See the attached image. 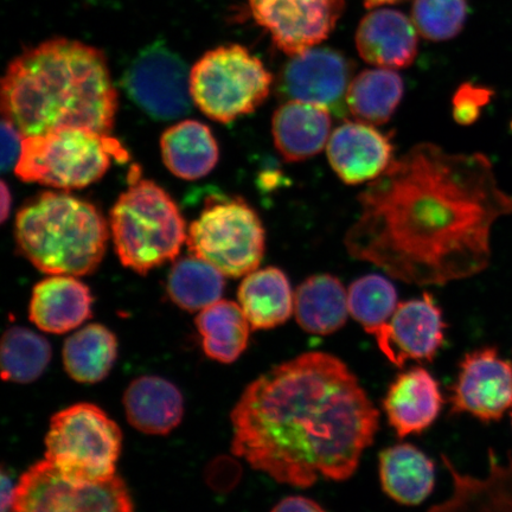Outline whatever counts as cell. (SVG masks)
Listing matches in <instances>:
<instances>
[{"label": "cell", "instance_id": "13", "mask_svg": "<svg viewBox=\"0 0 512 512\" xmlns=\"http://www.w3.org/2000/svg\"><path fill=\"white\" fill-rule=\"evenodd\" d=\"M254 21L293 57L318 47L344 14V0H248Z\"/></svg>", "mask_w": 512, "mask_h": 512}, {"label": "cell", "instance_id": "23", "mask_svg": "<svg viewBox=\"0 0 512 512\" xmlns=\"http://www.w3.org/2000/svg\"><path fill=\"white\" fill-rule=\"evenodd\" d=\"M349 313L348 292L334 275H313L294 293V315L307 334H335L347 323Z\"/></svg>", "mask_w": 512, "mask_h": 512}, {"label": "cell", "instance_id": "18", "mask_svg": "<svg viewBox=\"0 0 512 512\" xmlns=\"http://www.w3.org/2000/svg\"><path fill=\"white\" fill-rule=\"evenodd\" d=\"M443 405L438 381L430 371L421 367H414L396 377L383 400L389 425L401 439L431 427Z\"/></svg>", "mask_w": 512, "mask_h": 512}, {"label": "cell", "instance_id": "22", "mask_svg": "<svg viewBox=\"0 0 512 512\" xmlns=\"http://www.w3.org/2000/svg\"><path fill=\"white\" fill-rule=\"evenodd\" d=\"M128 422L139 432L166 435L176 430L184 415V399L174 383L159 376L133 380L124 394Z\"/></svg>", "mask_w": 512, "mask_h": 512}, {"label": "cell", "instance_id": "34", "mask_svg": "<svg viewBox=\"0 0 512 512\" xmlns=\"http://www.w3.org/2000/svg\"><path fill=\"white\" fill-rule=\"evenodd\" d=\"M494 92L489 88L465 83L460 87L452 100V113L456 123L463 126L475 124L482 114L483 107L488 105Z\"/></svg>", "mask_w": 512, "mask_h": 512}, {"label": "cell", "instance_id": "35", "mask_svg": "<svg viewBox=\"0 0 512 512\" xmlns=\"http://www.w3.org/2000/svg\"><path fill=\"white\" fill-rule=\"evenodd\" d=\"M24 136L11 121L2 120V171L15 169L21 158Z\"/></svg>", "mask_w": 512, "mask_h": 512}, {"label": "cell", "instance_id": "11", "mask_svg": "<svg viewBox=\"0 0 512 512\" xmlns=\"http://www.w3.org/2000/svg\"><path fill=\"white\" fill-rule=\"evenodd\" d=\"M123 85L128 98L158 121L183 118L195 104L187 63L162 42L140 51L127 68Z\"/></svg>", "mask_w": 512, "mask_h": 512}, {"label": "cell", "instance_id": "36", "mask_svg": "<svg viewBox=\"0 0 512 512\" xmlns=\"http://www.w3.org/2000/svg\"><path fill=\"white\" fill-rule=\"evenodd\" d=\"M272 512H326L310 498L294 496L284 498L273 508Z\"/></svg>", "mask_w": 512, "mask_h": 512}, {"label": "cell", "instance_id": "5", "mask_svg": "<svg viewBox=\"0 0 512 512\" xmlns=\"http://www.w3.org/2000/svg\"><path fill=\"white\" fill-rule=\"evenodd\" d=\"M110 222L121 264L142 275L175 260L188 240L181 211L168 192L134 175L115 202Z\"/></svg>", "mask_w": 512, "mask_h": 512}, {"label": "cell", "instance_id": "2", "mask_svg": "<svg viewBox=\"0 0 512 512\" xmlns=\"http://www.w3.org/2000/svg\"><path fill=\"white\" fill-rule=\"evenodd\" d=\"M380 414L347 364L306 352L253 381L230 414L232 452L275 482H343L374 443Z\"/></svg>", "mask_w": 512, "mask_h": 512}, {"label": "cell", "instance_id": "9", "mask_svg": "<svg viewBox=\"0 0 512 512\" xmlns=\"http://www.w3.org/2000/svg\"><path fill=\"white\" fill-rule=\"evenodd\" d=\"M188 246L191 254L209 262L224 277L240 278L256 271L264 259L265 229L245 201L219 195L192 222Z\"/></svg>", "mask_w": 512, "mask_h": 512}, {"label": "cell", "instance_id": "27", "mask_svg": "<svg viewBox=\"0 0 512 512\" xmlns=\"http://www.w3.org/2000/svg\"><path fill=\"white\" fill-rule=\"evenodd\" d=\"M195 324L210 360L234 363L248 348L252 326L240 304L219 300L200 311Z\"/></svg>", "mask_w": 512, "mask_h": 512}, {"label": "cell", "instance_id": "16", "mask_svg": "<svg viewBox=\"0 0 512 512\" xmlns=\"http://www.w3.org/2000/svg\"><path fill=\"white\" fill-rule=\"evenodd\" d=\"M326 150L331 168L350 185L373 182L394 160L390 136L361 121H345L337 127Z\"/></svg>", "mask_w": 512, "mask_h": 512}, {"label": "cell", "instance_id": "12", "mask_svg": "<svg viewBox=\"0 0 512 512\" xmlns=\"http://www.w3.org/2000/svg\"><path fill=\"white\" fill-rule=\"evenodd\" d=\"M355 63L335 49L311 48L291 57L281 70V100L303 101L326 108L339 119L349 113L347 94L354 79Z\"/></svg>", "mask_w": 512, "mask_h": 512}, {"label": "cell", "instance_id": "1", "mask_svg": "<svg viewBox=\"0 0 512 512\" xmlns=\"http://www.w3.org/2000/svg\"><path fill=\"white\" fill-rule=\"evenodd\" d=\"M361 215L345 234L352 258L409 285H445L482 273L494 224L512 215L483 153L421 143L394 159L357 198Z\"/></svg>", "mask_w": 512, "mask_h": 512}, {"label": "cell", "instance_id": "25", "mask_svg": "<svg viewBox=\"0 0 512 512\" xmlns=\"http://www.w3.org/2000/svg\"><path fill=\"white\" fill-rule=\"evenodd\" d=\"M240 306L252 330L283 325L294 311V296L287 275L275 267L249 273L238 292Z\"/></svg>", "mask_w": 512, "mask_h": 512}, {"label": "cell", "instance_id": "39", "mask_svg": "<svg viewBox=\"0 0 512 512\" xmlns=\"http://www.w3.org/2000/svg\"><path fill=\"white\" fill-rule=\"evenodd\" d=\"M402 2V0H364V4H366L367 8L373 9L377 8V6L389 5Z\"/></svg>", "mask_w": 512, "mask_h": 512}, {"label": "cell", "instance_id": "10", "mask_svg": "<svg viewBox=\"0 0 512 512\" xmlns=\"http://www.w3.org/2000/svg\"><path fill=\"white\" fill-rule=\"evenodd\" d=\"M9 512H134V508L119 476L82 482L64 476L44 459L19 479Z\"/></svg>", "mask_w": 512, "mask_h": 512}, {"label": "cell", "instance_id": "6", "mask_svg": "<svg viewBox=\"0 0 512 512\" xmlns=\"http://www.w3.org/2000/svg\"><path fill=\"white\" fill-rule=\"evenodd\" d=\"M113 158L125 162L128 155L110 134L62 128L25 137L15 174L27 183L61 190L82 189L99 181Z\"/></svg>", "mask_w": 512, "mask_h": 512}, {"label": "cell", "instance_id": "14", "mask_svg": "<svg viewBox=\"0 0 512 512\" xmlns=\"http://www.w3.org/2000/svg\"><path fill=\"white\" fill-rule=\"evenodd\" d=\"M451 392V414L499 421L512 412V362L495 347L473 350L460 362Z\"/></svg>", "mask_w": 512, "mask_h": 512}, {"label": "cell", "instance_id": "15", "mask_svg": "<svg viewBox=\"0 0 512 512\" xmlns=\"http://www.w3.org/2000/svg\"><path fill=\"white\" fill-rule=\"evenodd\" d=\"M443 312L430 293L399 303L389 323L374 336L377 347L396 367L407 361L433 362L445 342Z\"/></svg>", "mask_w": 512, "mask_h": 512}, {"label": "cell", "instance_id": "19", "mask_svg": "<svg viewBox=\"0 0 512 512\" xmlns=\"http://www.w3.org/2000/svg\"><path fill=\"white\" fill-rule=\"evenodd\" d=\"M92 305V293L85 284L69 275H55L35 286L29 317L38 329L62 335L91 318Z\"/></svg>", "mask_w": 512, "mask_h": 512}, {"label": "cell", "instance_id": "32", "mask_svg": "<svg viewBox=\"0 0 512 512\" xmlns=\"http://www.w3.org/2000/svg\"><path fill=\"white\" fill-rule=\"evenodd\" d=\"M349 312L369 335L375 336L389 323L398 307V292L387 278L370 274L357 279L348 290Z\"/></svg>", "mask_w": 512, "mask_h": 512}, {"label": "cell", "instance_id": "30", "mask_svg": "<svg viewBox=\"0 0 512 512\" xmlns=\"http://www.w3.org/2000/svg\"><path fill=\"white\" fill-rule=\"evenodd\" d=\"M224 275L206 260L191 254L179 259L169 274V297L182 310L198 312L219 302Z\"/></svg>", "mask_w": 512, "mask_h": 512}, {"label": "cell", "instance_id": "29", "mask_svg": "<svg viewBox=\"0 0 512 512\" xmlns=\"http://www.w3.org/2000/svg\"><path fill=\"white\" fill-rule=\"evenodd\" d=\"M403 89L401 76L392 69L363 70L348 89L349 113L364 124H387L400 105Z\"/></svg>", "mask_w": 512, "mask_h": 512}, {"label": "cell", "instance_id": "28", "mask_svg": "<svg viewBox=\"0 0 512 512\" xmlns=\"http://www.w3.org/2000/svg\"><path fill=\"white\" fill-rule=\"evenodd\" d=\"M63 366L76 382L94 384L110 375L118 358V339L101 324H89L67 338Z\"/></svg>", "mask_w": 512, "mask_h": 512}, {"label": "cell", "instance_id": "31", "mask_svg": "<svg viewBox=\"0 0 512 512\" xmlns=\"http://www.w3.org/2000/svg\"><path fill=\"white\" fill-rule=\"evenodd\" d=\"M51 345L41 335L21 326H12L2 339L4 381L31 383L42 376L51 361Z\"/></svg>", "mask_w": 512, "mask_h": 512}, {"label": "cell", "instance_id": "3", "mask_svg": "<svg viewBox=\"0 0 512 512\" xmlns=\"http://www.w3.org/2000/svg\"><path fill=\"white\" fill-rule=\"evenodd\" d=\"M2 114L25 137L62 128L111 134L118 111L104 53L69 38L25 50L2 80Z\"/></svg>", "mask_w": 512, "mask_h": 512}, {"label": "cell", "instance_id": "7", "mask_svg": "<svg viewBox=\"0 0 512 512\" xmlns=\"http://www.w3.org/2000/svg\"><path fill=\"white\" fill-rule=\"evenodd\" d=\"M273 76L240 44L207 51L190 70L192 99L222 124L252 114L270 95Z\"/></svg>", "mask_w": 512, "mask_h": 512}, {"label": "cell", "instance_id": "26", "mask_svg": "<svg viewBox=\"0 0 512 512\" xmlns=\"http://www.w3.org/2000/svg\"><path fill=\"white\" fill-rule=\"evenodd\" d=\"M166 168L185 181L207 176L219 162V146L210 128L200 121L185 120L171 126L160 140Z\"/></svg>", "mask_w": 512, "mask_h": 512}, {"label": "cell", "instance_id": "21", "mask_svg": "<svg viewBox=\"0 0 512 512\" xmlns=\"http://www.w3.org/2000/svg\"><path fill=\"white\" fill-rule=\"evenodd\" d=\"M453 480V492L446 502L430 512H512V457L499 462L494 451L489 454L488 475L483 478L463 475L443 456Z\"/></svg>", "mask_w": 512, "mask_h": 512}, {"label": "cell", "instance_id": "40", "mask_svg": "<svg viewBox=\"0 0 512 512\" xmlns=\"http://www.w3.org/2000/svg\"><path fill=\"white\" fill-rule=\"evenodd\" d=\"M511 426H512V412H511Z\"/></svg>", "mask_w": 512, "mask_h": 512}, {"label": "cell", "instance_id": "8", "mask_svg": "<svg viewBox=\"0 0 512 512\" xmlns=\"http://www.w3.org/2000/svg\"><path fill=\"white\" fill-rule=\"evenodd\" d=\"M123 433L99 406L81 402L50 420L46 459L64 476L101 482L117 476Z\"/></svg>", "mask_w": 512, "mask_h": 512}, {"label": "cell", "instance_id": "33", "mask_svg": "<svg viewBox=\"0 0 512 512\" xmlns=\"http://www.w3.org/2000/svg\"><path fill=\"white\" fill-rule=\"evenodd\" d=\"M466 18L467 0H414L412 21L428 41L452 40L463 30Z\"/></svg>", "mask_w": 512, "mask_h": 512}, {"label": "cell", "instance_id": "37", "mask_svg": "<svg viewBox=\"0 0 512 512\" xmlns=\"http://www.w3.org/2000/svg\"><path fill=\"white\" fill-rule=\"evenodd\" d=\"M16 486L12 485L10 477L3 472L2 475V512H9L12 498H14Z\"/></svg>", "mask_w": 512, "mask_h": 512}, {"label": "cell", "instance_id": "4", "mask_svg": "<svg viewBox=\"0 0 512 512\" xmlns=\"http://www.w3.org/2000/svg\"><path fill=\"white\" fill-rule=\"evenodd\" d=\"M15 236L19 251L37 270L81 277L101 264L110 232L92 203L64 192H43L19 210Z\"/></svg>", "mask_w": 512, "mask_h": 512}, {"label": "cell", "instance_id": "17", "mask_svg": "<svg viewBox=\"0 0 512 512\" xmlns=\"http://www.w3.org/2000/svg\"><path fill=\"white\" fill-rule=\"evenodd\" d=\"M358 54L371 66L403 69L418 55L419 32L400 11L379 9L364 16L356 31Z\"/></svg>", "mask_w": 512, "mask_h": 512}, {"label": "cell", "instance_id": "20", "mask_svg": "<svg viewBox=\"0 0 512 512\" xmlns=\"http://www.w3.org/2000/svg\"><path fill=\"white\" fill-rule=\"evenodd\" d=\"M331 112L303 101H286L272 119L274 145L288 163L322 152L331 137Z\"/></svg>", "mask_w": 512, "mask_h": 512}, {"label": "cell", "instance_id": "24", "mask_svg": "<svg viewBox=\"0 0 512 512\" xmlns=\"http://www.w3.org/2000/svg\"><path fill=\"white\" fill-rule=\"evenodd\" d=\"M380 479L383 491L393 501L419 505L434 489V464L411 444L395 445L380 454Z\"/></svg>", "mask_w": 512, "mask_h": 512}, {"label": "cell", "instance_id": "38", "mask_svg": "<svg viewBox=\"0 0 512 512\" xmlns=\"http://www.w3.org/2000/svg\"><path fill=\"white\" fill-rule=\"evenodd\" d=\"M11 192L8 188V185L5 182H2V187H0V219L2 222L8 220L11 210Z\"/></svg>", "mask_w": 512, "mask_h": 512}]
</instances>
